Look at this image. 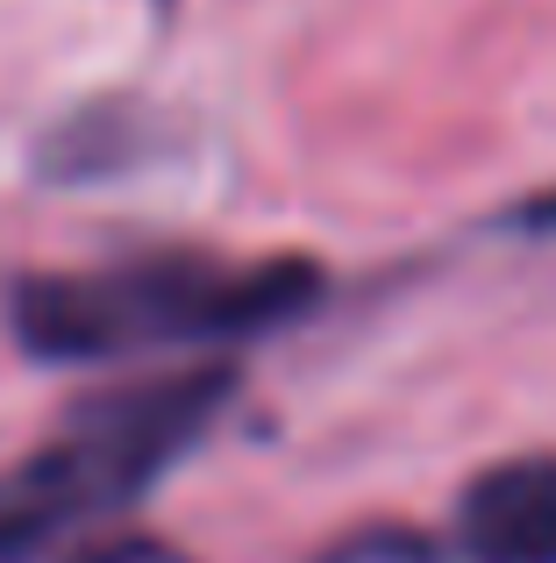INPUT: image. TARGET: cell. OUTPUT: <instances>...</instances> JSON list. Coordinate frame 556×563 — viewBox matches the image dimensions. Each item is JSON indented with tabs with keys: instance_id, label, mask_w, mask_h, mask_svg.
I'll list each match as a JSON object with an SVG mask.
<instances>
[{
	"instance_id": "cell-1",
	"label": "cell",
	"mask_w": 556,
	"mask_h": 563,
	"mask_svg": "<svg viewBox=\"0 0 556 563\" xmlns=\"http://www.w3.org/2000/svg\"><path fill=\"white\" fill-rule=\"evenodd\" d=\"M321 300L307 257L136 250L86 272H29L8 286V329L43 364H114L157 350H229L300 321Z\"/></svg>"
},
{
	"instance_id": "cell-2",
	"label": "cell",
	"mask_w": 556,
	"mask_h": 563,
	"mask_svg": "<svg viewBox=\"0 0 556 563\" xmlns=\"http://www.w3.org/2000/svg\"><path fill=\"white\" fill-rule=\"evenodd\" d=\"M229 399H236L229 364H179V372L122 378L79 399L65 428L0 478V563H22L136 507L222 421Z\"/></svg>"
},
{
	"instance_id": "cell-3",
	"label": "cell",
	"mask_w": 556,
	"mask_h": 563,
	"mask_svg": "<svg viewBox=\"0 0 556 563\" xmlns=\"http://www.w3.org/2000/svg\"><path fill=\"white\" fill-rule=\"evenodd\" d=\"M464 563H556V456L486 471L457 507Z\"/></svg>"
},
{
	"instance_id": "cell-4",
	"label": "cell",
	"mask_w": 556,
	"mask_h": 563,
	"mask_svg": "<svg viewBox=\"0 0 556 563\" xmlns=\"http://www.w3.org/2000/svg\"><path fill=\"white\" fill-rule=\"evenodd\" d=\"M521 221H529L535 235H556V192H543V200H529V207H521Z\"/></svg>"
}]
</instances>
